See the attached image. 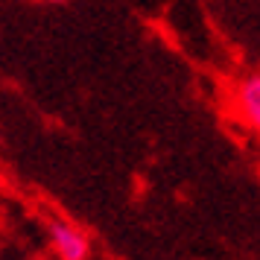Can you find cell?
I'll list each match as a JSON object with an SVG mask.
<instances>
[{
	"instance_id": "1",
	"label": "cell",
	"mask_w": 260,
	"mask_h": 260,
	"mask_svg": "<svg viewBox=\"0 0 260 260\" xmlns=\"http://www.w3.org/2000/svg\"><path fill=\"white\" fill-rule=\"evenodd\" d=\"M50 240H53V248L59 251V257L64 260H82L88 257V237L73 228L71 222H53L50 225Z\"/></svg>"
},
{
	"instance_id": "2",
	"label": "cell",
	"mask_w": 260,
	"mask_h": 260,
	"mask_svg": "<svg viewBox=\"0 0 260 260\" xmlns=\"http://www.w3.org/2000/svg\"><path fill=\"white\" fill-rule=\"evenodd\" d=\"M237 108H240V114H243V120L248 126L257 129L260 123V76L257 73H251V76H246L240 82V88H237Z\"/></svg>"
},
{
	"instance_id": "3",
	"label": "cell",
	"mask_w": 260,
	"mask_h": 260,
	"mask_svg": "<svg viewBox=\"0 0 260 260\" xmlns=\"http://www.w3.org/2000/svg\"><path fill=\"white\" fill-rule=\"evenodd\" d=\"M50 3H64V0H50Z\"/></svg>"
}]
</instances>
